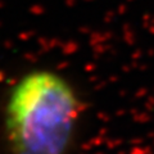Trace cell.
<instances>
[{
	"instance_id": "obj_1",
	"label": "cell",
	"mask_w": 154,
	"mask_h": 154,
	"mask_svg": "<svg viewBox=\"0 0 154 154\" xmlns=\"http://www.w3.org/2000/svg\"><path fill=\"white\" fill-rule=\"evenodd\" d=\"M81 116V100L63 76L35 69L13 85L4 128L12 154H67Z\"/></svg>"
}]
</instances>
